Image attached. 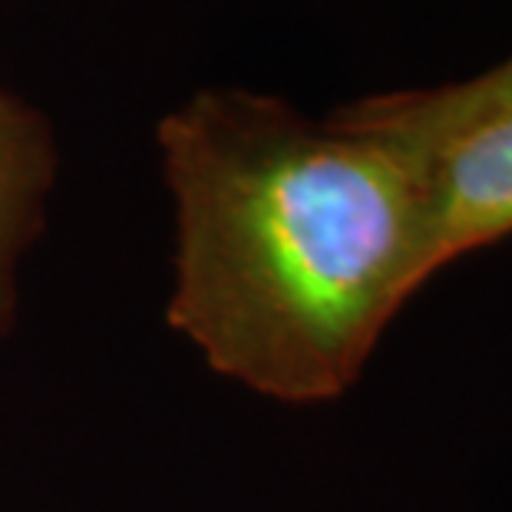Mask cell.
I'll return each instance as SVG.
<instances>
[{"instance_id":"6da1fadb","label":"cell","mask_w":512,"mask_h":512,"mask_svg":"<svg viewBox=\"0 0 512 512\" xmlns=\"http://www.w3.org/2000/svg\"><path fill=\"white\" fill-rule=\"evenodd\" d=\"M156 146L176 225L169 328L258 397H344L433 278L420 162L242 86L192 93Z\"/></svg>"},{"instance_id":"7a4b0ae2","label":"cell","mask_w":512,"mask_h":512,"mask_svg":"<svg viewBox=\"0 0 512 512\" xmlns=\"http://www.w3.org/2000/svg\"><path fill=\"white\" fill-rule=\"evenodd\" d=\"M410 156L423 172L430 275L512 235V113Z\"/></svg>"},{"instance_id":"3957f363","label":"cell","mask_w":512,"mask_h":512,"mask_svg":"<svg viewBox=\"0 0 512 512\" xmlns=\"http://www.w3.org/2000/svg\"><path fill=\"white\" fill-rule=\"evenodd\" d=\"M57 179L50 123L0 83V341L17 318L20 265L37 242Z\"/></svg>"},{"instance_id":"277c9868","label":"cell","mask_w":512,"mask_h":512,"mask_svg":"<svg viewBox=\"0 0 512 512\" xmlns=\"http://www.w3.org/2000/svg\"><path fill=\"white\" fill-rule=\"evenodd\" d=\"M512 113V57L489 67L473 80L433 86V90L380 93L337 110L347 123L390 139L407 152H430L453 136L489 119Z\"/></svg>"}]
</instances>
